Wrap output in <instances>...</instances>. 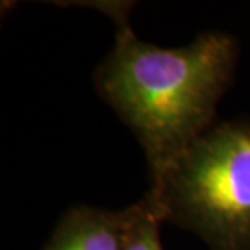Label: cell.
<instances>
[{
  "instance_id": "6da1fadb",
  "label": "cell",
  "mask_w": 250,
  "mask_h": 250,
  "mask_svg": "<svg viewBox=\"0 0 250 250\" xmlns=\"http://www.w3.org/2000/svg\"><path fill=\"white\" fill-rule=\"evenodd\" d=\"M116 23L111 54L94 73V86L143 148L151 186L214 125L231 86L239 46L231 34L200 33L182 47L142 41L130 26V5L96 3Z\"/></svg>"
},
{
  "instance_id": "7a4b0ae2",
  "label": "cell",
  "mask_w": 250,
  "mask_h": 250,
  "mask_svg": "<svg viewBox=\"0 0 250 250\" xmlns=\"http://www.w3.org/2000/svg\"><path fill=\"white\" fill-rule=\"evenodd\" d=\"M146 195L211 250H250V119L213 125Z\"/></svg>"
},
{
  "instance_id": "3957f363",
  "label": "cell",
  "mask_w": 250,
  "mask_h": 250,
  "mask_svg": "<svg viewBox=\"0 0 250 250\" xmlns=\"http://www.w3.org/2000/svg\"><path fill=\"white\" fill-rule=\"evenodd\" d=\"M132 207L111 209L78 205L68 209L44 250H124Z\"/></svg>"
},
{
  "instance_id": "277c9868",
  "label": "cell",
  "mask_w": 250,
  "mask_h": 250,
  "mask_svg": "<svg viewBox=\"0 0 250 250\" xmlns=\"http://www.w3.org/2000/svg\"><path fill=\"white\" fill-rule=\"evenodd\" d=\"M132 219L128 224L127 242L124 250H164L159 237L163 219L153 200L145 195L140 202L130 205Z\"/></svg>"
}]
</instances>
